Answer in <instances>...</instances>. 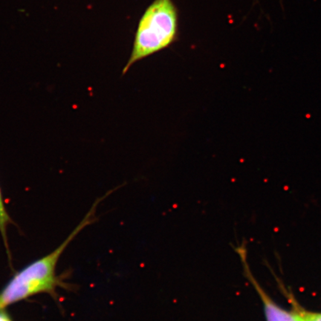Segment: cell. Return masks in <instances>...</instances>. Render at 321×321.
I'll list each match as a JSON object with an SVG mask.
<instances>
[{
    "label": "cell",
    "instance_id": "3",
    "mask_svg": "<svg viewBox=\"0 0 321 321\" xmlns=\"http://www.w3.org/2000/svg\"><path fill=\"white\" fill-rule=\"evenodd\" d=\"M245 269L247 278L251 282L252 285H253L262 300L267 321H303L301 316L297 311L289 312L282 309L277 303H275L274 300L261 288L255 278L252 276L247 265H245Z\"/></svg>",
    "mask_w": 321,
    "mask_h": 321
},
{
    "label": "cell",
    "instance_id": "1",
    "mask_svg": "<svg viewBox=\"0 0 321 321\" xmlns=\"http://www.w3.org/2000/svg\"><path fill=\"white\" fill-rule=\"evenodd\" d=\"M106 196L107 194H106L95 202L83 221L58 248L29 264L11 278L0 292V309H5L9 305L39 293L52 294L55 293L56 288L60 285V280L57 277L55 271L61 254L79 232L86 225L94 222L92 216L95 213L97 205Z\"/></svg>",
    "mask_w": 321,
    "mask_h": 321
},
{
    "label": "cell",
    "instance_id": "4",
    "mask_svg": "<svg viewBox=\"0 0 321 321\" xmlns=\"http://www.w3.org/2000/svg\"><path fill=\"white\" fill-rule=\"evenodd\" d=\"M12 222L9 214L7 211L6 207L5 206L3 198H2V191L0 189V233L2 235V239H3L5 245L7 249V253L8 254V257L10 258L9 248H8V237H7V232H8V227L9 224Z\"/></svg>",
    "mask_w": 321,
    "mask_h": 321
},
{
    "label": "cell",
    "instance_id": "6",
    "mask_svg": "<svg viewBox=\"0 0 321 321\" xmlns=\"http://www.w3.org/2000/svg\"><path fill=\"white\" fill-rule=\"evenodd\" d=\"M0 321H13L11 316L5 312V309H0Z\"/></svg>",
    "mask_w": 321,
    "mask_h": 321
},
{
    "label": "cell",
    "instance_id": "5",
    "mask_svg": "<svg viewBox=\"0 0 321 321\" xmlns=\"http://www.w3.org/2000/svg\"><path fill=\"white\" fill-rule=\"evenodd\" d=\"M303 321H321V313L297 310Z\"/></svg>",
    "mask_w": 321,
    "mask_h": 321
},
{
    "label": "cell",
    "instance_id": "2",
    "mask_svg": "<svg viewBox=\"0 0 321 321\" xmlns=\"http://www.w3.org/2000/svg\"><path fill=\"white\" fill-rule=\"evenodd\" d=\"M177 32V11L172 0H155L139 22L131 55L122 71L127 74L135 63L167 48Z\"/></svg>",
    "mask_w": 321,
    "mask_h": 321
}]
</instances>
